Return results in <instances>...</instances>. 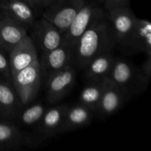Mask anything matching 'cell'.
<instances>
[{"label": "cell", "instance_id": "obj_1", "mask_svg": "<svg viewBox=\"0 0 151 151\" xmlns=\"http://www.w3.org/2000/svg\"><path fill=\"white\" fill-rule=\"evenodd\" d=\"M116 48L111 25L106 12L90 25L75 44L72 65L78 72L83 71L96 56L114 52Z\"/></svg>", "mask_w": 151, "mask_h": 151}, {"label": "cell", "instance_id": "obj_2", "mask_svg": "<svg viewBox=\"0 0 151 151\" xmlns=\"http://www.w3.org/2000/svg\"><path fill=\"white\" fill-rule=\"evenodd\" d=\"M108 78L129 98L144 91L150 80L143 74L140 68L121 57H116Z\"/></svg>", "mask_w": 151, "mask_h": 151}, {"label": "cell", "instance_id": "obj_3", "mask_svg": "<svg viewBox=\"0 0 151 151\" xmlns=\"http://www.w3.org/2000/svg\"><path fill=\"white\" fill-rule=\"evenodd\" d=\"M12 83L24 106L35 101L42 83L39 61L12 74Z\"/></svg>", "mask_w": 151, "mask_h": 151}, {"label": "cell", "instance_id": "obj_4", "mask_svg": "<svg viewBox=\"0 0 151 151\" xmlns=\"http://www.w3.org/2000/svg\"><path fill=\"white\" fill-rule=\"evenodd\" d=\"M106 12L97 1H85L68 29L63 33V44L75 47L79 38L90 25Z\"/></svg>", "mask_w": 151, "mask_h": 151}, {"label": "cell", "instance_id": "obj_5", "mask_svg": "<svg viewBox=\"0 0 151 151\" xmlns=\"http://www.w3.org/2000/svg\"><path fill=\"white\" fill-rule=\"evenodd\" d=\"M116 48L124 56L144 52L151 54V24L150 21L137 18L134 27Z\"/></svg>", "mask_w": 151, "mask_h": 151}, {"label": "cell", "instance_id": "obj_6", "mask_svg": "<svg viewBox=\"0 0 151 151\" xmlns=\"http://www.w3.org/2000/svg\"><path fill=\"white\" fill-rule=\"evenodd\" d=\"M67 106L68 105L62 104L48 108L39 122L33 128L32 134L25 140L35 145L60 134Z\"/></svg>", "mask_w": 151, "mask_h": 151}, {"label": "cell", "instance_id": "obj_7", "mask_svg": "<svg viewBox=\"0 0 151 151\" xmlns=\"http://www.w3.org/2000/svg\"><path fill=\"white\" fill-rule=\"evenodd\" d=\"M84 2L85 0H55L44 9L42 17L63 34Z\"/></svg>", "mask_w": 151, "mask_h": 151}, {"label": "cell", "instance_id": "obj_8", "mask_svg": "<svg viewBox=\"0 0 151 151\" xmlns=\"http://www.w3.org/2000/svg\"><path fill=\"white\" fill-rule=\"evenodd\" d=\"M29 32L37 50L41 54L48 52L63 44V34L44 17L36 19Z\"/></svg>", "mask_w": 151, "mask_h": 151}, {"label": "cell", "instance_id": "obj_9", "mask_svg": "<svg viewBox=\"0 0 151 151\" xmlns=\"http://www.w3.org/2000/svg\"><path fill=\"white\" fill-rule=\"evenodd\" d=\"M78 71L72 64L68 65L61 70L53 74L44 83L46 97L50 104H55L68 95L76 81Z\"/></svg>", "mask_w": 151, "mask_h": 151}, {"label": "cell", "instance_id": "obj_10", "mask_svg": "<svg viewBox=\"0 0 151 151\" xmlns=\"http://www.w3.org/2000/svg\"><path fill=\"white\" fill-rule=\"evenodd\" d=\"M74 47L62 44L57 48L38 56L41 66L42 82L45 83L50 76L61 70L68 65L72 64Z\"/></svg>", "mask_w": 151, "mask_h": 151}, {"label": "cell", "instance_id": "obj_11", "mask_svg": "<svg viewBox=\"0 0 151 151\" xmlns=\"http://www.w3.org/2000/svg\"><path fill=\"white\" fill-rule=\"evenodd\" d=\"M129 99L120 88L106 78L96 114L103 119L109 117L122 109Z\"/></svg>", "mask_w": 151, "mask_h": 151}, {"label": "cell", "instance_id": "obj_12", "mask_svg": "<svg viewBox=\"0 0 151 151\" xmlns=\"http://www.w3.org/2000/svg\"><path fill=\"white\" fill-rule=\"evenodd\" d=\"M38 50L27 34L8 53L11 74L38 61Z\"/></svg>", "mask_w": 151, "mask_h": 151}, {"label": "cell", "instance_id": "obj_13", "mask_svg": "<svg viewBox=\"0 0 151 151\" xmlns=\"http://www.w3.org/2000/svg\"><path fill=\"white\" fill-rule=\"evenodd\" d=\"M106 12L117 47L133 29L137 17L129 6L116 7Z\"/></svg>", "mask_w": 151, "mask_h": 151}, {"label": "cell", "instance_id": "obj_14", "mask_svg": "<svg viewBox=\"0 0 151 151\" xmlns=\"http://www.w3.org/2000/svg\"><path fill=\"white\" fill-rule=\"evenodd\" d=\"M0 9L27 32L37 19V12L23 0H3L0 2Z\"/></svg>", "mask_w": 151, "mask_h": 151}, {"label": "cell", "instance_id": "obj_15", "mask_svg": "<svg viewBox=\"0 0 151 151\" xmlns=\"http://www.w3.org/2000/svg\"><path fill=\"white\" fill-rule=\"evenodd\" d=\"M23 107L12 81L0 78V116L13 121Z\"/></svg>", "mask_w": 151, "mask_h": 151}, {"label": "cell", "instance_id": "obj_16", "mask_svg": "<svg viewBox=\"0 0 151 151\" xmlns=\"http://www.w3.org/2000/svg\"><path fill=\"white\" fill-rule=\"evenodd\" d=\"M27 34V29L2 12L0 16V48L1 50L8 55L13 47Z\"/></svg>", "mask_w": 151, "mask_h": 151}, {"label": "cell", "instance_id": "obj_17", "mask_svg": "<svg viewBox=\"0 0 151 151\" xmlns=\"http://www.w3.org/2000/svg\"><path fill=\"white\" fill-rule=\"evenodd\" d=\"M116 57L114 52H107L90 60L82 71L86 83L103 81L108 78Z\"/></svg>", "mask_w": 151, "mask_h": 151}, {"label": "cell", "instance_id": "obj_18", "mask_svg": "<svg viewBox=\"0 0 151 151\" xmlns=\"http://www.w3.org/2000/svg\"><path fill=\"white\" fill-rule=\"evenodd\" d=\"M94 114V113L92 111L81 103L72 106L68 105L65 111L60 134H64L88 126L91 123Z\"/></svg>", "mask_w": 151, "mask_h": 151}, {"label": "cell", "instance_id": "obj_19", "mask_svg": "<svg viewBox=\"0 0 151 151\" xmlns=\"http://www.w3.org/2000/svg\"><path fill=\"white\" fill-rule=\"evenodd\" d=\"M25 135L13 120L0 121V150H16L25 141Z\"/></svg>", "mask_w": 151, "mask_h": 151}, {"label": "cell", "instance_id": "obj_20", "mask_svg": "<svg viewBox=\"0 0 151 151\" xmlns=\"http://www.w3.org/2000/svg\"><path fill=\"white\" fill-rule=\"evenodd\" d=\"M47 109L48 107L44 103L33 101L30 104L24 106L13 121L19 126L34 128L41 120Z\"/></svg>", "mask_w": 151, "mask_h": 151}, {"label": "cell", "instance_id": "obj_21", "mask_svg": "<svg viewBox=\"0 0 151 151\" xmlns=\"http://www.w3.org/2000/svg\"><path fill=\"white\" fill-rule=\"evenodd\" d=\"M105 81L106 80L99 82L88 83L80 94L79 103L86 106L94 114L98 109Z\"/></svg>", "mask_w": 151, "mask_h": 151}, {"label": "cell", "instance_id": "obj_22", "mask_svg": "<svg viewBox=\"0 0 151 151\" xmlns=\"http://www.w3.org/2000/svg\"><path fill=\"white\" fill-rule=\"evenodd\" d=\"M0 78L12 81V74L10 70L8 55L0 48Z\"/></svg>", "mask_w": 151, "mask_h": 151}, {"label": "cell", "instance_id": "obj_23", "mask_svg": "<svg viewBox=\"0 0 151 151\" xmlns=\"http://www.w3.org/2000/svg\"><path fill=\"white\" fill-rule=\"evenodd\" d=\"M130 0H103V7L106 11L119 7L129 6Z\"/></svg>", "mask_w": 151, "mask_h": 151}, {"label": "cell", "instance_id": "obj_24", "mask_svg": "<svg viewBox=\"0 0 151 151\" xmlns=\"http://www.w3.org/2000/svg\"><path fill=\"white\" fill-rule=\"evenodd\" d=\"M142 72L147 78L150 79L151 77V54L146 55V59L143 61L141 67Z\"/></svg>", "mask_w": 151, "mask_h": 151}, {"label": "cell", "instance_id": "obj_25", "mask_svg": "<svg viewBox=\"0 0 151 151\" xmlns=\"http://www.w3.org/2000/svg\"><path fill=\"white\" fill-rule=\"evenodd\" d=\"M23 1L29 4L36 12L43 9L41 4V0H23Z\"/></svg>", "mask_w": 151, "mask_h": 151}, {"label": "cell", "instance_id": "obj_26", "mask_svg": "<svg viewBox=\"0 0 151 151\" xmlns=\"http://www.w3.org/2000/svg\"><path fill=\"white\" fill-rule=\"evenodd\" d=\"M55 0H41V4L43 9H45L48 6H50L52 3H53Z\"/></svg>", "mask_w": 151, "mask_h": 151}, {"label": "cell", "instance_id": "obj_27", "mask_svg": "<svg viewBox=\"0 0 151 151\" xmlns=\"http://www.w3.org/2000/svg\"><path fill=\"white\" fill-rule=\"evenodd\" d=\"M95 1H97V2H98L99 4H103V0H95Z\"/></svg>", "mask_w": 151, "mask_h": 151}]
</instances>
